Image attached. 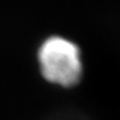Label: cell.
<instances>
[{"instance_id": "cell-1", "label": "cell", "mask_w": 120, "mask_h": 120, "mask_svg": "<svg viewBox=\"0 0 120 120\" xmlns=\"http://www.w3.org/2000/svg\"><path fill=\"white\" fill-rule=\"evenodd\" d=\"M39 71L47 82L61 88H71L83 75L81 50L72 40L53 34L43 40L37 50Z\"/></svg>"}]
</instances>
